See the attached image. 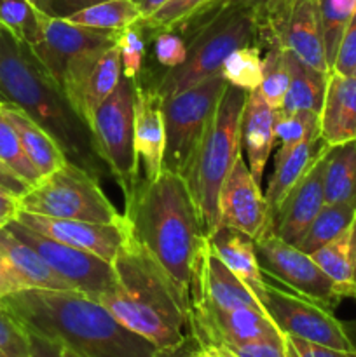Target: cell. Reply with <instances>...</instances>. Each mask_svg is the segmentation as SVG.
<instances>
[{
    "instance_id": "cell-7",
    "label": "cell",
    "mask_w": 356,
    "mask_h": 357,
    "mask_svg": "<svg viewBox=\"0 0 356 357\" xmlns=\"http://www.w3.org/2000/svg\"><path fill=\"white\" fill-rule=\"evenodd\" d=\"M21 211L61 220L93 223H124L100 187V178L66 160L59 169L42 176L20 197Z\"/></svg>"
},
{
    "instance_id": "cell-33",
    "label": "cell",
    "mask_w": 356,
    "mask_h": 357,
    "mask_svg": "<svg viewBox=\"0 0 356 357\" xmlns=\"http://www.w3.org/2000/svg\"><path fill=\"white\" fill-rule=\"evenodd\" d=\"M44 14L30 0H0V26L28 45L40 38Z\"/></svg>"
},
{
    "instance_id": "cell-41",
    "label": "cell",
    "mask_w": 356,
    "mask_h": 357,
    "mask_svg": "<svg viewBox=\"0 0 356 357\" xmlns=\"http://www.w3.org/2000/svg\"><path fill=\"white\" fill-rule=\"evenodd\" d=\"M142 26L135 24L121 30L117 38L119 51H121V63H122V77L126 79H138L142 75L143 59L147 54V44L143 38Z\"/></svg>"
},
{
    "instance_id": "cell-43",
    "label": "cell",
    "mask_w": 356,
    "mask_h": 357,
    "mask_svg": "<svg viewBox=\"0 0 356 357\" xmlns=\"http://www.w3.org/2000/svg\"><path fill=\"white\" fill-rule=\"evenodd\" d=\"M152 35L154 58H156V61L159 63L164 72L184 65L185 59H187V44H185L184 37L178 31H154Z\"/></svg>"
},
{
    "instance_id": "cell-5",
    "label": "cell",
    "mask_w": 356,
    "mask_h": 357,
    "mask_svg": "<svg viewBox=\"0 0 356 357\" xmlns=\"http://www.w3.org/2000/svg\"><path fill=\"white\" fill-rule=\"evenodd\" d=\"M175 31L187 44V59L184 65L161 73L152 84L163 98L181 93L218 73L227 56L237 47L257 44L253 9L230 0H220Z\"/></svg>"
},
{
    "instance_id": "cell-15",
    "label": "cell",
    "mask_w": 356,
    "mask_h": 357,
    "mask_svg": "<svg viewBox=\"0 0 356 357\" xmlns=\"http://www.w3.org/2000/svg\"><path fill=\"white\" fill-rule=\"evenodd\" d=\"M188 333L199 345L218 342H248L283 337L262 309H218L205 300H194L188 314Z\"/></svg>"
},
{
    "instance_id": "cell-54",
    "label": "cell",
    "mask_w": 356,
    "mask_h": 357,
    "mask_svg": "<svg viewBox=\"0 0 356 357\" xmlns=\"http://www.w3.org/2000/svg\"><path fill=\"white\" fill-rule=\"evenodd\" d=\"M346 330H348L349 338H351L353 345H355V351H356V321L351 324H346Z\"/></svg>"
},
{
    "instance_id": "cell-9",
    "label": "cell",
    "mask_w": 356,
    "mask_h": 357,
    "mask_svg": "<svg viewBox=\"0 0 356 357\" xmlns=\"http://www.w3.org/2000/svg\"><path fill=\"white\" fill-rule=\"evenodd\" d=\"M225 87L227 80L218 72L181 93L163 98L166 122L164 169L185 178Z\"/></svg>"
},
{
    "instance_id": "cell-39",
    "label": "cell",
    "mask_w": 356,
    "mask_h": 357,
    "mask_svg": "<svg viewBox=\"0 0 356 357\" xmlns=\"http://www.w3.org/2000/svg\"><path fill=\"white\" fill-rule=\"evenodd\" d=\"M0 162L7 169L13 171L17 178H21L28 187L37 185L42 178L24 153L16 129L13 128L9 119L3 115L2 108H0Z\"/></svg>"
},
{
    "instance_id": "cell-8",
    "label": "cell",
    "mask_w": 356,
    "mask_h": 357,
    "mask_svg": "<svg viewBox=\"0 0 356 357\" xmlns=\"http://www.w3.org/2000/svg\"><path fill=\"white\" fill-rule=\"evenodd\" d=\"M251 9L260 49L278 45L306 65L330 73L318 0H264Z\"/></svg>"
},
{
    "instance_id": "cell-16",
    "label": "cell",
    "mask_w": 356,
    "mask_h": 357,
    "mask_svg": "<svg viewBox=\"0 0 356 357\" xmlns=\"http://www.w3.org/2000/svg\"><path fill=\"white\" fill-rule=\"evenodd\" d=\"M119 33L121 31L84 26L72 23L66 17L51 16L45 13L42 20L40 38L30 47L61 89L65 70L73 58L89 49L117 44Z\"/></svg>"
},
{
    "instance_id": "cell-26",
    "label": "cell",
    "mask_w": 356,
    "mask_h": 357,
    "mask_svg": "<svg viewBox=\"0 0 356 357\" xmlns=\"http://www.w3.org/2000/svg\"><path fill=\"white\" fill-rule=\"evenodd\" d=\"M0 108L16 129L24 153L40 176H47L68 160L61 145L52 138L51 132L38 124L31 115H28L23 108L9 103H0Z\"/></svg>"
},
{
    "instance_id": "cell-40",
    "label": "cell",
    "mask_w": 356,
    "mask_h": 357,
    "mask_svg": "<svg viewBox=\"0 0 356 357\" xmlns=\"http://www.w3.org/2000/svg\"><path fill=\"white\" fill-rule=\"evenodd\" d=\"M206 347L215 349L216 352L225 357H290L285 335L248 342H218V344L206 345Z\"/></svg>"
},
{
    "instance_id": "cell-36",
    "label": "cell",
    "mask_w": 356,
    "mask_h": 357,
    "mask_svg": "<svg viewBox=\"0 0 356 357\" xmlns=\"http://www.w3.org/2000/svg\"><path fill=\"white\" fill-rule=\"evenodd\" d=\"M222 75L230 86L244 91L258 89L262 82V49L258 44L243 45L230 52L222 65Z\"/></svg>"
},
{
    "instance_id": "cell-30",
    "label": "cell",
    "mask_w": 356,
    "mask_h": 357,
    "mask_svg": "<svg viewBox=\"0 0 356 357\" xmlns=\"http://www.w3.org/2000/svg\"><path fill=\"white\" fill-rule=\"evenodd\" d=\"M286 59H288L290 84L281 110H306L320 115L330 73L320 72V70L306 65L288 51H286Z\"/></svg>"
},
{
    "instance_id": "cell-51",
    "label": "cell",
    "mask_w": 356,
    "mask_h": 357,
    "mask_svg": "<svg viewBox=\"0 0 356 357\" xmlns=\"http://www.w3.org/2000/svg\"><path fill=\"white\" fill-rule=\"evenodd\" d=\"M135 2L138 3L140 10H142V14H143V17H147V16H150L152 13H156V10L159 9L163 3H166L168 0H135Z\"/></svg>"
},
{
    "instance_id": "cell-50",
    "label": "cell",
    "mask_w": 356,
    "mask_h": 357,
    "mask_svg": "<svg viewBox=\"0 0 356 357\" xmlns=\"http://www.w3.org/2000/svg\"><path fill=\"white\" fill-rule=\"evenodd\" d=\"M195 347H198V344H195V340L188 333V338L184 344L173 349H166V351H157L156 357H194Z\"/></svg>"
},
{
    "instance_id": "cell-46",
    "label": "cell",
    "mask_w": 356,
    "mask_h": 357,
    "mask_svg": "<svg viewBox=\"0 0 356 357\" xmlns=\"http://www.w3.org/2000/svg\"><path fill=\"white\" fill-rule=\"evenodd\" d=\"M28 337H30L31 357H66L65 347L58 342L49 340V338L31 333V331H28Z\"/></svg>"
},
{
    "instance_id": "cell-59",
    "label": "cell",
    "mask_w": 356,
    "mask_h": 357,
    "mask_svg": "<svg viewBox=\"0 0 356 357\" xmlns=\"http://www.w3.org/2000/svg\"><path fill=\"white\" fill-rule=\"evenodd\" d=\"M353 75H356V68H355V73H353Z\"/></svg>"
},
{
    "instance_id": "cell-32",
    "label": "cell",
    "mask_w": 356,
    "mask_h": 357,
    "mask_svg": "<svg viewBox=\"0 0 356 357\" xmlns=\"http://www.w3.org/2000/svg\"><path fill=\"white\" fill-rule=\"evenodd\" d=\"M356 220V206L351 204H325L316 218L311 222L300 241L293 246L311 255L330 243L332 239L344 232Z\"/></svg>"
},
{
    "instance_id": "cell-37",
    "label": "cell",
    "mask_w": 356,
    "mask_h": 357,
    "mask_svg": "<svg viewBox=\"0 0 356 357\" xmlns=\"http://www.w3.org/2000/svg\"><path fill=\"white\" fill-rule=\"evenodd\" d=\"M220 0H168L156 13L143 17L138 24L143 30L149 31V33L164 30H178L185 23H188L195 16H199V14L208 10L209 7H213Z\"/></svg>"
},
{
    "instance_id": "cell-17",
    "label": "cell",
    "mask_w": 356,
    "mask_h": 357,
    "mask_svg": "<svg viewBox=\"0 0 356 357\" xmlns=\"http://www.w3.org/2000/svg\"><path fill=\"white\" fill-rule=\"evenodd\" d=\"M271 225L272 218L260 183L248 169L246 160L241 153L220 188L218 227L236 229L255 241Z\"/></svg>"
},
{
    "instance_id": "cell-25",
    "label": "cell",
    "mask_w": 356,
    "mask_h": 357,
    "mask_svg": "<svg viewBox=\"0 0 356 357\" xmlns=\"http://www.w3.org/2000/svg\"><path fill=\"white\" fill-rule=\"evenodd\" d=\"M208 246L260 302L267 281L258 265L253 239L230 227H218L208 237Z\"/></svg>"
},
{
    "instance_id": "cell-29",
    "label": "cell",
    "mask_w": 356,
    "mask_h": 357,
    "mask_svg": "<svg viewBox=\"0 0 356 357\" xmlns=\"http://www.w3.org/2000/svg\"><path fill=\"white\" fill-rule=\"evenodd\" d=\"M325 204L356 206V139L325 152Z\"/></svg>"
},
{
    "instance_id": "cell-27",
    "label": "cell",
    "mask_w": 356,
    "mask_h": 357,
    "mask_svg": "<svg viewBox=\"0 0 356 357\" xmlns=\"http://www.w3.org/2000/svg\"><path fill=\"white\" fill-rule=\"evenodd\" d=\"M325 149H328V146L318 136V138L306 139V142L299 143V145H295L290 150H276L274 169H272V174L269 178L267 188H265L264 194L271 218L276 213V209L285 201L286 195L290 194V190L309 171L314 160L325 152Z\"/></svg>"
},
{
    "instance_id": "cell-11",
    "label": "cell",
    "mask_w": 356,
    "mask_h": 357,
    "mask_svg": "<svg viewBox=\"0 0 356 357\" xmlns=\"http://www.w3.org/2000/svg\"><path fill=\"white\" fill-rule=\"evenodd\" d=\"M253 243L262 274L278 282L281 288L330 310L337 309L344 300L334 281L318 267L313 257L276 236L272 225Z\"/></svg>"
},
{
    "instance_id": "cell-22",
    "label": "cell",
    "mask_w": 356,
    "mask_h": 357,
    "mask_svg": "<svg viewBox=\"0 0 356 357\" xmlns=\"http://www.w3.org/2000/svg\"><path fill=\"white\" fill-rule=\"evenodd\" d=\"M194 300H205L209 305L218 307V309L250 307V309L264 310L257 296L213 253L212 248L208 246V241H206V250L202 255L201 267H199L198 281L192 288L191 305Z\"/></svg>"
},
{
    "instance_id": "cell-44",
    "label": "cell",
    "mask_w": 356,
    "mask_h": 357,
    "mask_svg": "<svg viewBox=\"0 0 356 357\" xmlns=\"http://www.w3.org/2000/svg\"><path fill=\"white\" fill-rule=\"evenodd\" d=\"M356 68V13L349 21L344 35H342L341 45H339L337 56H335L332 72L341 75H353Z\"/></svg>"
},
{
    "instance_id": "cell-21",
    "label": "cell",
    "mask_w": 356,
    "mask_h": 357,
    "mask_svg": "<svg viewBox=\"0 0 356 357\" xmlns=\"http://www.w3.org/2000/svg\"><path fill=\"white\" fill-rule=\"evenodd\" d=\"M0 267L13 293L24 289L72 291V288L45 264L44 258L23 243L9 227L0 229Z\"/></svg>"
},
{
    "instance_id": "cell-38",
    "label": "cell",
    "mask_w": 356,
    "mask_h": 357,
    "mask_svg": "<svg viewBox=\"0 0 356 357\" xmlns=\"http://www.w3.org/2000/svg\"><path fill=\"white\" fill-rule=\"evenodd\" d=\"M274 136L279 142L278 150H290L306 139L320 136V115L306 110H276Z\"/></svg>"
},
{
    "instance_id": "cell-24",
    "label": "cell",
    "mask_w": 356,
    "mask_h": 357,
    "mask_svg": "<svg viewBox=\"0 0 356 357\" xmlns=\"http://www.w3.org/2000/svg\"><path fill=\"white\" fill-rule=\"evenodd\" d=\"M276 110L264 100L258 89L250 91L241 117V150L246 155L248 169L262 183L265 166L274 149Z\"/></svg>"
},
{
    "instance_id": "cell-52",
    "label": "cell",
    "mask_w": 356,
    "mask_h": 357,
    "mask_svg": "<svg viewBox=\"0 0 356 357\" xmlns=\"http://www.w3.org/2000/svg\"><path fill=\"white\" fill-rule=\"evenodd\" d=\"M195 344H198V342H195ZM194 357H225V356H222L220 352H216L215 349H212V347H206V345H198V347H195Z\"/></svg>"
},
{
    "instance_id": "cell-2",
    "label": "cell",
    "mask_w": 356,
    "mask_h": 357,
    "mask_svg": "<svg viewBox=\"0 0 356 357\" xmlns=\"http://www.w3.org/2000/svg\"><path fill=\"white\" fill-rule=\"evenodd\" d=\"M31 333L54 340L77 357H156L150 342L122 326L98 300L77 291L24 289L2 298Z\"/></svg>"
},
{
    "instance_id": "cell-23",
    "label": "cell",
    "mask_w": 356,
    "mask_h": 357,
    "mask_svg": "<svg viewBox=\"0 0 356 357\" xmlns=\"http://www.w3.org/2000/svg\"><path fill=\"white\" fill-rule=\"evenodd\" d=\"M320 138L327 146L356 139V75H328L320 112Z\"/></svg>"
},
{
    "instance_id": "cell-18",
    "label": "cell",
    "mask_w": 356,
    "mask_h": 357,
    "mask_svg": "<svg viewBox=\"0 0 356 357\" xmlns=\"http://www.w3.org/2000/svg\"><path fill=\"white\" fill-rule=\"evenodd\" d=\"M16 222L45 237L68 246L93 253L105 261H114L128 239V225L124 223H93L82 220H61L51 216L20 211Z\"/></svg>"
},
{
    "instance_id": "cell-19",
    "label": "cell",
    "mask_w": 356,
    "mask_h": 357,
    "mask_svg": "<svg viewBox=\"0 0 356 357\" xmlns=\"http://www.w3.org/2000/svg\"><path fill=\"white\" fill-rule=\"evenodd\" d=\"M163 96L152 84L135 79V152L142 169V180L152 181L164 171L166 122Z\"/></svg>"
},
{
    "instance_id": "cell-28",
    "label": "cell",
    "mask_w": 356,
    "mask_h": 357,
    "mask_svg": "<svg viewBox=\"0 0 356 357\" xmlns=\"http://www.w3.org/2000/svg\"><path fill=\"white\" fill-rule=\"evenodd\" d=\"M318 267L334 281L342 298L356 300L355 261H356V220L335 239L311 253Z\"/></svg>"
},
{
    "instance_id": "cell-3",
    "label": "cell",
    "mask_w": 356,
    "mask_h": 357,
    "mask_svg": "<svg viewBox=\"0 0 356 357\" xmlns=\"http://www.w3.org/2000/svg\"><path fill=\"white\" fill-rule=\"evenodd\" d=\"M115 288L98 302L133 333L157 351L178 347L188 338V309L159 265L128 232L124 246L112 261Z\"/></svg>"
},
{
    "instance_id": "cell-42",
    "label": "cell",
    "mask_w": 356,
    "mask_h": 357,
    "mask_svg": "<svg viewBox=\"0 0 356 357\" xmlns=\"http://www.w3.org/2000/svg\"><path fill=\"white\" fill-rule=\"evenodd\" d=\"M0 354L6 357H31L28 331L0 303Z\"/></svg>"
},
{
    "instance_id": "cell-13",
    "label": "cell",
    "mask_w": 356,
    "mask_h": 357,
    "mask_svg": "<svg viewBox=\"0 0 356 357\" xmlns=\"http://www.w3.org/2000/svg\"><path fill=\"white\" fill-rule=\"evenodd\" d=\"M122 79L121 51L117 44L89 49L68 63L61 91L73 114L91 128L94 114Z\"/></svg>"
},
{
    "instance_id": "cell-6",
    "label": "cell",
    "mask_w": 356,
    "mask_h": 357,
    "mask_svg": "<svg viewBox=\"0 0 356 357\" xmlns=\"http://www.w3.org/2000/svg\"><path fill=\"white\" fill-rule=\"evenodd\" d=\"M250 91L230 86L223 89L212 121L192 157L185 183L198 208L206 237L218 227V194L241 150V117Z\"/></svg>"
},
{
    "instance_id": "cell-57",
    "label": "cell",
    "mask_w": 356,
    "mask_h": 357,
    "mask_svg": "<svg viewBox=\"0 0 356 357\" xmlns=\"http://www.w3.org/2000/svg\"><path fill=\"white\" fill-rule=\"evenodd\" d=\"M66 357H77V356H73L72 352H68V351H66Z\"/></svg>"
},
{
    "instance_id": "cell-31",
    "label": "cell",
    "mask_w": 356,
    "mask_h": 357,
    "mask_svg": "<svg viewBox=\"0 0 356 357\" xmlns=\"http://www.w3.org/2000/svg\"><path fill=\"white\" fill-rule=\"evenodd\" d=\"M66 20L84 26L121 31L138 24L143 20V14L135 0H107L77 10Z\"/></svg>"
},
{
    "instance_id": "cell-56",
    "label": "cell",
    "mask_w": 356,
    "mask_h": 357,
    "mask_svg": "<svg viewBox=\"0 0 356 357\" xmlns=\"http://www.w3.org/2000/svg\"><path fill=\"white\" fill-rule=\"evenodd\" d=\"M49 3H51V0H37V7L40 10H44V13H47Z\"/></svg>"
},
{
    "instance_id": "cell-47",
    "label": "cell",
    "mask_w": 356,
    "mask_h": 357,
    "mask_svg": "<svg viewBox=\"0 0 356 357\" xmlns=\"http://www.w3.org/2000/svg\"><path fill=\"white\" fill-rule=\"evenodd\" d=\"M20 197L21 195L14 194L9 188L0 185V229L9 225L13 220H16L17 213L21 211Z\"/></svg>"
},
{
    "instance_id": "cell-45",
    "label": "cell",
    "mask_w": 356,
    "mask_h": 357,
    "mask_svg": "<svg viewBox=\"0 0 356 357\" xmlns=\"http://www.w3.org/2000/svg\"><path fill=\"white\" fill-rule=\"evenodd\" d=\"M290 357H356V351H341L295 337H285Z\"/></svg>"
},
{
    "instance_id": "cell-14",
    "label": "cell",
    "mask_w": 356,
    "mask_h": 357,
    "mask_svg": "<svg viewBox=\"0 0 356 357\" xmlns=\"http://www.w3.org/2000/svg\"><path fill=\"white\" fill-rule=\"evenodd\" d=\"M7 227L23 243L34 248L44 258L45 264L72 288V291L82 293L96 300L98 296L115 288L117 281H115L114 265L110 261H105L96 255L42 236L21 225L16 220H13Z\"/></svg>"
},
{
    "instance_id": "cell-4",
    "label": "cell",
    "mask_w": 356,
    "mask_h": 357,
    "mask_svg": "<svg viewBox=\"0 0 356 357\" xmlns=\"http://www.w3.org/2000/svg\"><path fill=\"white\" fill-rule=\"evenodd\" d=\"M0 103L16 105L44 126L68 160L100 178L105 164L89 128L73 114L65 94L31 47L0 26Z\"/></svg>"
},
{
    "instance_id": "cell-49",
    "label": "cell",
    "mask_w": 356,
    "mask_h": 357,
    "mask_svg": "<svg viewBox=\"0 0 356 357\" xmlns=\"http://www.w3.org/2000/svg\"><path fill=\"white\" fill-rule=\"evenodd\" d=\"M0 185L9 188L10 192H14V194L17 195H23L24 192L30 188L23 180H21V178H17L13 171L7 169L2 162H0Z\"/></svg>"
},
{
    "instance_id": "cell-20",
    "label": "cell",
    "mask_w": 356,
    "mask_h": 357,
    "mask_svg": "<svg viewBox=\"0 0 356 357\" xmlns=\"http://www.w3.org/2000/svg\"><path fill=\"white\" fill-rule=\"evenodd\" d=\"M325 152L314 160L309 171L300 178L272 215V230L286 243H299L325 206Z\"/></svg>"
},
{
    "instance_id": "cell-35",
    "label": "cell",
    "mask_w": 356,
    "mask_h": 357,
    "mask_svg": "<svg viewBox=\"0 0 356 357\" xmlns=\"http://www.w3.org/2000/svg\"><path fill=\"white\" fill-rule=\"evenodd\" d=\"M318 10L323 30L325 52L332 72L342 35L356 13V0H318Z\"/></svg>"
},
{
    "instance_id": "cell-55",
    "label": "cell",
    "mask_w": 356,
    "mask_h": 357,
    "mask_svg": "<svg viewBox=\"0 0 356 357\" xmlns=\"http://www.w3.org/2000/svg\"><path fill=\"white\" fill-rule=\"evenodd\" d=\"M230 2H236V3H241V6L255 7V6H258V3H260V2H264V0H230Z\"/></svg>"
},
{
    "instance_id": "cell-1",
    "label": "cell",
    "mask_w": 356,
    "mask_h": 357,
    "mask_svg": "<svg viewBox=\"0 0 356 357\" xmlns=\"http://www.w3.org/2000/svg\"><path fill=\"white\" fill-rule=\"evenodd\" d=\"M124 218L131 239L170 278L191 314L208 237L184 178L164 169L156 180H140L126 199Z\"/></svg>"
},
{
    "instance_id": "cell-53",
    "label": "cell",
    "mask_w": 356,
    "mask_h": 357,
    "mask_svg": "<svg viewBox=\"0 0 356 357\" xmlns=\"http://www.w3.org/2000/svg\"><path fill=\"white\" fill-rule=\"evenodd\" d=\"M10 293H13V289H10L9 282H7L6 275H3V271H2V267H0V302H2V298H3V296L10 295Z\"/></svg>"
},
{
    "instance_id": "cell-34",
    "label": "cell",
    "mask_w": 356,
    "mask_h": 357,
    "mask_svg": "<svg viewBox=\"0 0 356 357\" xmlns=\"http://www.w3.org/2000/svg\"><path fill=\"white\" fill-rule=\"evenodd\" d=\"M262 51V82L258 86V93L274 110H279L285 103L290 84L286 51L278 45H267Z\"/></svg>"
},
{
    "instance_id": "cell-10",
    "label": "cell",
    "mask_w": 356,
    "mask_h": 357,
    "mask_svg": "<svg viewBox=\"0 0 356 357\" xmlns=\"http://www.w3.org/2000/svg\"><path fill=\"white\" fill-rule=\"evenodd\" d=\"M89 131L101 162L124 197H131L140 183L135 152V80L122 77L114 93L96 110Z\"/></svg>"
},
{
    "instance_id": "cell-48",
    "label": "cell",
    "mask_w": 356,
    "mask_h": 357,
    "mask_svg": "<svg viewBox=\"0 0 356 357\" xmlns=\"http://www.w3.org/2000/svg\"><path fill=\"white\" fill-rule=\"evenodd\" d=\"M101 2H107V0H51L47 14L58 17H68L70 14L77 13V10L86 9V7Z\"/></svg>"
},
{
    "instance_id": "cell-58",
    "label": "cell",
    "mask_w": 356,
    "mask_h": 357,
    "mask_svg": "<svg viewBox=\"0 0 356 357\" xmlns=\"http://www.w3.org/2000/svg\"><path fill=\"white\" fill-rule=\"evenodd\" d=\"M355 286H356V261H355Z\"/></svg>"
},
{
    "instance_id": "cell-12",
    "label": "cell",
    "mask_w": 356,
    "mask_h": 357,
    "mask_svg": "<svg viewBox=\"0 0 356 357\" xmlns=\"http://www.w3.org/2000/svg\"><path fill=\"white\" fill-rule=\"evenodd\" d=\"M260 305L285 337H295L341 351H355L346 324L334 316V310L320 303L265 282Z\"/></svg>"
}]
</instances>
